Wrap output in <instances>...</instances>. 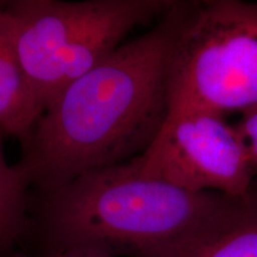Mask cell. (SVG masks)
Masks as SVG:
<instances>
[{
    "instance_id": "9",
    "label": "cell",
    "mask_w": 257,
    "mask_h": 257,
    "mask_svg": "<svg viewBox=\"0 0 257 257\" xmlns=\"http://www.w3.org/2000/svg\"><path fill=\"white\" fill-rule=\"evenodd\" d=\"M237 130L242 137L250 163H251L255 175L257 174V105L240 113Z\"/></svg>"
},
{
    "instance_id": "7",
    "label": "cell",
    "mask_w": 257,
    "mask_h": 257,
    "mask_svg": "<svg viewBox=\"0 0 257 257\" xmlns=\"http://www.w3.org/2000/svg\"><path fill=\"white\" fill-rule=\"evenodd\" d=\"M186 257H257V193L242 211Z\"/></svg>"
},
{
    "instance_id": "5",
    "label": "cell",
    "mask_w": 257,
    "mask_h": 257,
    "mask_svg": "<svg viewBox=\"0 0 257 257\" xmlns=\"http://www.w3.org/2000/svg\"><path fill=\"white\" fill-rule=\"evenodd\" d=\"M141 170L186 191L242 198L252 192L255 172L236 125L217 112L168 108L146 152Z\"/></svg>"
},
{
    "instance_id": "10",
    "label": "cell",
    "mask_w": 257,
    "mask_h": 257,
    "mask_svg": "<svg viewBox=\"0 0 257 257\" xmlns=\"http://www.w3.org/2000/svg\"><path fill=\"white\" fill-rule=\"evenodd\" d=\"M48 257H118L113 253L104 251V250L93 249V248H74L56 250L53 255Z\"/></svg>"
},
{
    "instance_id": "6",
    "label": "cell",
    "mask_w": 257,
    "mask_h": 257,
    "mask_svg": "<svg viewBox=\"0 0 257 257\" xmlns=\"http://www.w3.org/2000/svg\"><path fill=\"white\" fill-rule=\"evenodd\" d=\"M41 113L0 3V128L23 142Z\"/></svg>"
},
{
    "instance_id": "8",
    "label": "cell",
    "mask_w": 257,
    "mask_h": 257,
    "mask_svg": "<svg viewBox=\"0 0 257 257\" xmlns=\"http://www.w3.org/2000/svg\"><path fill=\"white\" fill-rule=\"evenodd\" d=\"M27 185L16 168L6 161L0 141V248L16 238L24 218Z\"/></svg>"
},
{
    "instance_id": "2",
    "label": "cell",
    "mask_w": 257,
    "mask_h": 257,
    "mask_svg": "<svg viewBox=\"0 0 257 257\" xmlns=\"http://www.w3.org/2000/svg\"><path fill=\"white\" fill-rule=\"evenodd\" d=\"M252 195L186 191L143 173L133 159L85 173L49 194L46 224L57 250L186 257Z\"/></svg>"
},
{
    "instance_id": "4",
    "label": "cell",
    "mask_w": 257,
    "mask_h": 257,
    "mask_svg": "<svg viewBox=\"0 0 257 257\" xmlns=\"http://www.w3.org/2000/svg\"><path fill=\"white\" fill-rule=\"evenodd\" d=\"M257 105V2L181 3L169 53L168 108L226 114Z\"/></svg>"
},
{
    "instance_id": "1",
    "label": "cell",
    "mask_w": 257,
    "mask_h": 257,
    "mask_svg": "<svg viewBox=\"0 0 257 257\" xmlns=\"http://www.w3.org/2000/svg\"><path fill=\"white\" fill-rule=\"evenodd\" d=\"M174 2L156 25L124 42L42 112L16 168L48 195L92 170L146 152L168 113L169 53L180 19Z\"/></svg>"
},
{
    "instance_id": "3",
    "label": "cell",
    "mask_w": 257,
    "mask_h": 257,
    "mask_svg": "<svg viewBox=\"0 0 257 257\" xmlns=\"http://www.w3.org/2000/svg\"><path fill=\"white\" fill-rule=\"evenodd\" d=\"M170 0H14L3 5L22 67L42 112L64 87L162 17Z\"/></svg>"
}]
</instances>
